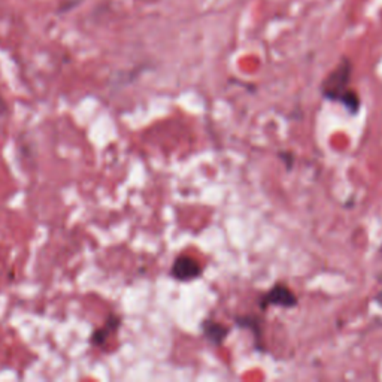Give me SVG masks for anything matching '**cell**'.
Returning <instances> with one entry per match:
<instances>
[{"label":"cell","instance_id":"3","mask_svg":"<svg viewBox=\"0 0 382 382\" xmlns=\"http://www.w3.org/2000/svg\"><path fill=\"white\" fill-rule=\"evenodd\" d=\"M171 273L178 281H191V279L200 276L202 266L195 259L188 256H180L173 261Z\"/></svg>","mask_w":382,"mask_h":382},{"label":"cell","instance_id":"4","mask_svg":"<svg viewBox=\"0 0 382 382\" xmlns=\"http://www.w3.org/2000/svg\"><path fill=\"white\" fill-rule=\"evenodd\" d=\"M120 326H121V318L117 316L116 314H111L106 323L104 324V327L94 330V332L92 333V338H90L92 345L96 348L104 347L108 342V339L117 332Z\"/></svg>","mask_w":382,"mask_h":382},{"label":"cell","instance_id":"2","mask_svg":"<svg viewBox=\"0 0 382 382\" xmlns=\"http://www.w3.org/2000/svg\"><path fill=\"white\" fill-rule=\"evenodd\" d=\"M283 307V308H292L297 304V297L287 285L276 284L269 292H266L261 299V308L266 307Z\"/></svg>","mask_w":382,"mask_h":382},{"label":"cell","instance_id":"8","mask_svg":"<svg viewBox=\"0 0 382 382\" xmlns=\"http://www.w3.org/2000/svg\"><path fill=\"white\" fill-rule=\"evenodd\" d=\"M6 112H8V106H6V104L4 101V99L0 97V118H2Z\"/></svg>","mask_w":382,"mask_h":382},{"label":"cell","instance_id":"9","mask_svg":"<svg viewBox=\"0 0 382 382\" xmlns=\"http://www.w3.org/2000/svg\"><path fill=\"white\" fill-rule=\"evenodd\" d=\"M381 254H382V247H381Z\"/></svg>","mask_w":382,"mask_h":382},{"label":"cell","instance_id":"1","mask_svg":"<svg viewBox=\"0 0 382 382\" xmlns=\"http://www.w3.org/2000/svg\"><path fill=\"white\" fill-rule=\"evenodd\" d=\"M351 72H352L351 61L343 58L336 66V69L330 73L323 82L321 92H323L324 97H327L330 100H339V97L348 90Z\"/></svg>","mask_w":382,"mask_h":382},{"label":"cell","instance_id":"6","mask_svg":"<svg viewBox=\"0 0 382 382\" xmlns=\"http://www.w3.org/2000/svg\"><path fill=\"white\" fill-rule=\"evenodd\" d=\"M339 101H342L343 106H345L352 113L357 112L359 108H360V99H359L357 93L352 92V90H347L345 93H343L339 97Z\"/></svg>","mask_w":382,"mask_h":382},{"label":"cell","instance_id":"5","mask_svg":"<svg viewBox=\"0 0 382 382\" xmlns=\"http://www.w3.org/2000/svg\"><path fill=\"white\" fill-rule=\"evenodd\" d=\"M202 328H203V335H205V338L209 342H212L214 345H221L228 335V328L215 321H205L202 324Z\"/></svg>","mask_w":382,"mask_h":382},{"label":"cell","instance_id":"7","mask_svg":"<svg viewBox=\"0 0 382 382\" xmlns=\"http://www.w3.org/2000/svg\"><path fill=\"white\" fill-rule=\"evenodd\" d=\"M236 323L240 327H252L254 336H257V338L261 336L259 318H256V316H242V318H236Z\"/></svg>","mask_w":382,"mask_h":382}]
</instances>
